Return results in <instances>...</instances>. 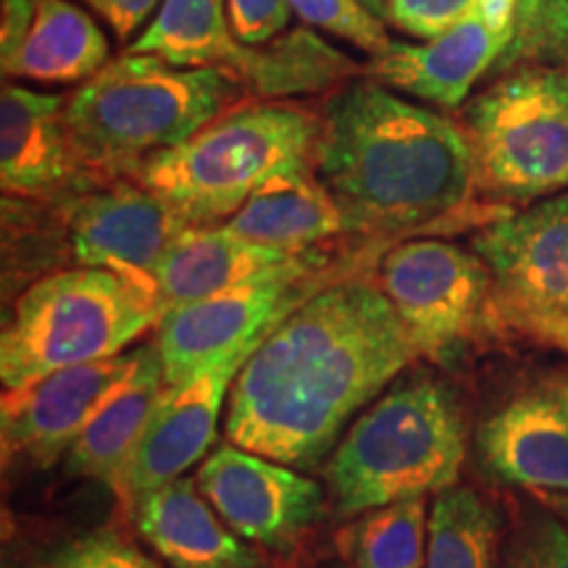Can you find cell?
I'll return each mask as SVG.
<instances>
[{"label": "cell", "instance_id": "30bf717a", "mask_svg": "<svg viewBox=\"0 0 568 568\" xmlns=\"http://www.w3.org/2000/svg\"><path fill=\"white\" fill-rule=\"evenodd\" d=\"M324 261L316 251L293 264L253 276L182 308L166 311L155 326L166 385H182L226 355L266 337L290 311L326 287Z\"/></svg>", "mask_w": 568, "mask_h": 568}, {"label": "cell", "instance_id": "f546056e", "mask_svg": "<svg viewBox=\"0 0 568 568\" xmlns=\"http://www.w3.org/2000/svg\"><path fill=\"white\" fill-rule=\"evenodd\" d=\"M40 568H161L151 556L111 531L74 539Z\"/></svg>", "mask_w": 568, "mask_h": 568}, {"label": "cell", "instance_id": "83f0119b", "mask_svg": "<svg viewBox=\"0 0 568 568\" xmlns=\"http://www.w3.org/2000/svg\"><path fill=\"white\" fill-rule=\"evenodd\" d=\"M290 3L305 27L351 42L368 59H376L393 45L382 19L361 0H290Z\"/></svg>", "mask_w": 568, "mask_h": 568}, {"label": "cell", "instance_id": "ba28073f", "mask_svg": "<svg viewBox=\"0 0 568 568\" xmlns=\"http://www.w3.org/2000/svg\"><path fill=\"white\" fill-rule=\"evenodd\" d=\"M474 253L493 276L489 332L568 353V193L497 219Z\"/></svg>", "mask_w": 568, "mask_h": 568}, {"label": "cell", "instance_id": "603a6c76", "mask_svg": "<svg viewBox=\"0 0 568 568\" xmlns=\"http://www.w3.org/2000/svg\"><path fill=\"white\" fill-rule=\"evenodd\" d=\"M364 74V67L335 45L318 38L311 27L293 30L264 45H247L243 61L232 71L251 101H290L339 90Z\"/></svg>", "mask_w": 568, "mask_h": 568}, {"label": "cell", "instance_id": "f1b7e54d", "mask_svg": "<svg viewBox=\"0 0 568 568\" xmlns=\"http://www.w3.org/2000/svg\"><path fill=\"white\" fill-rule=\"evenodd\" d=\"M503 568H568V524L531 508L503 545Z\"/></svg>", "mask_w": 568, "mask_h": 568}, {"label": "cell", "instance_id": "4dcf8cb0", "mask_svg": "<svg viewBox=\"0 0 568 568\" xmlns=\"http://www.w3.org/2000/svg\"><path fill=\"white\" fill-rule=\"evenodd\" d=\"M477 3L479 0H387L385 21L410 38L432 40L458 24Z\"/></svg>", "mask_w": 568, "mask_h": 568}, {"label": "cell", "instance_id": "277c9868", "mask_svg": "<svg viewBox=\"0 0 568 568\" xmlns=\"http://www.w3.org/2000/svg\"><path fill=\"white\" fill-rule=\"evenodd\" d=\"M466 450L458 395L432 376L397 382L355 418L326 458L324 481L335 514L355 518L458 487Z\"/></svg>", "mask_w": 568, "mask_h": 568}, {"label": "cell", "instance_id": "8fae6325", "mask_svg": "<svg viewBox=\"0 0 568 568\" xmlns=\"http://www.w3.org/2000/svg\"><path fill=\"white\" fill-rule=\"evenodd\" d=\"M195 485L234 535L280 556L301 545L326 506L318 481L232 443L203 458Z\"/></svg>", "mask_w": 568, "mask_h": 568}, {"label": "cell", "instance_id": "3957f363", "mask_svg": "<svg viewBox=\"0 0 568 568\" xmlns=\"http://www.w3.org/2000/svg\"><path fill=\"white\" fill-rule=\"evenodd\" d=\"M247 101L230 71L176 69L124 51L69 92L67 122L90 172L111 184Z\"/></svg>", "mask_w": 568, "mask_h": 568}, {"label": "cell", "instance_id": "ffe728a7", "mask_svg": "<svg viewBox=\"0 0 568 568\" xmlns=\"http://www.w3.org/2000/svg\"><path fill=\"white\" fill-rule=\"evenodd\" d=\"M295 258L293 253L251 243L226 224L187 226L155 268V297L166 314L293 264Z\"/></svg>", "mask_w": 568, "mask_h": 568}, {"label": "cell", "instance_id": "d4e9b609", "mask_svg": "<svg viewBox=\"0 0 568 568\" xmlns=\"http://www.w3.org/2000/svg\"><path fill=\"white\" fill-rule=\"evenodd\" d=\"M503 521L477 489L450 487L429 510L424 568H503Z\"/></svg>", "mask_w": 568, "mask_h": 568}, {"label": "cell", "instance_id": "d6986e66", "mask_svg": "<svg viewBox=\"0 0 568 568\" xmlns=\"http://www.w3.org/2000/svg\"><path fill=\"white\" fill-rule=\"evenodd\" d=\"M226 226L251 243L293 255L351 234L343 205L318 176L316 163H301L261 184Z\"/></svg>", "mask_w": 568, "mask_h": 568}, {"label": "cell", "instance_id": "5bb4252c", "mask_svg": "<svg viewBox=\"0 0 568 568\" xmlns=\"http://www.w3.org/2000/svg\"><path fill=\"white\" fill-rule=\"evenodd\" d=\"M518 0H479L458 24L426 42H397L364 63V77L385 88L458 109L481 77L495 71L516 24Z\"/></svg>", "mask_w": 568, "mask_h": 568}, {"label": "cell", "instance_id": "4316f807", "mask_svg": "<svg viewBox=\"0 0 568 568\" xmlns=\"http://www.w3.org/2000/svg\"><path fill=\"white\" fill-rule=\"evenodd\" d=\"M545 67L568 71V0H518L516 24L495 71Z\"/></svg>", "mask_w": 568, "mask_h": 568}, {"label": "cell", "instance_id": "7a4b0ae2", "mask_svg": "<svg viewBox=\"0 0 568 568\" xmlns=\"http://www.w3.org/2000/svg\"><path fill=\"white\" fill-rule=\"evenodd\" d=\"M316 172L361 234L414 232L458 213L477 193L460 124L372 80L329 95Z\"/></svg>", "mask_w": 568, "mask_h": 568}, {"label": "cell", "instance_id": "7402d4cb", "mask_svg": "<svg viewBox=\"0 0 568 568\" xmlns=\"http://www.w3.org/2000/svg\"><path fill=\"white\" fill-rule=\"evenodd\" d=\"M166 379H163L159 345L145 343V358L126 385L101 408L88 429L77 437L67 453V471L74 477L103 481L116 495L134 453L145 437L159 406Z\"/></svg>", "mask_w": 568, "mask_h": 568}, {"label": "cell", "instance_id": "4fadbf2b", "mask_svg": "<svg viewBox=\"0 0 568 568\" xmlns=\"http://www.w3.org/2000/svg\"><path fill=\"white\" fill-rule=\"evenodd\" d=\"M145 345L113 358L61 368L19 393H3L0 435L3 458L48 468L67 458L69 447L101 408L138 374Z\"/></svg>", "mask_w": 568, "mask_h": 568}, {"label": "cell", "instance_id": "6da1fadb", "mask_svg": "<svg viewBox=\"0 0 568 568\" xmlns=\"http://www.w3.org/2000/svg\"><path fill=\"white\" fill-rule=\"evenodd\" d=\"M418 358L379 284L337 280L290 311L234 376L226 443L314 468Z\"/></svg>", "mask_w": 568, "mask_h": 568}, {"label": "cell", "instance_id": "e575fe53", "mask_svg": "<svg viewBox=\"0 0 568 568\" xmlns=\"http://www.w3.org/2000/svg\"><path fill=\"white\" fill-rule=\"evenodd\" d=\"M566 514H568V497H566Z\"/></svg>", "mask_w": 568, "mask_h": 568}, {"label": "cell", "instance_id": "ac0fdd59", "mask_svg": "<svg viewBox=\"0 0 568 568\" xmlns=\"http://www.w3.org/2000/svg\"><path fill=\"white\" fill-rule=\"evenodd\" d=\"M142 542L169 568H268L264 556L226 527L195 481L174 479L130 506Z\"/></svg>", "mask_w": 568, "mask_h": 568}, {"label": "cell", "instance_id": "e0dca14e", "mask_svg": "<svg viewBox=\"0 0 568 568\" xmlns=\"http://www.w3.org/2000/svg\"><path fill=\"white\" fill-rule=\"evenodd\" d=\"M264 339H255L243 351L226 355L182 385H166L151 426L116 489L124 508H130L140 495L184 477L187 468L201 464L216 443L219 418L224 403L230 400L234 376Z\"/></svg>", "mask_w": 568, "mask_h": 568}, {"label": "cell", "instance_id": "836d02e7", "mask_svg": "<svg viewBox=\"0 0 568 568\" xmlns=\"http://www.w3.org/2000/svg\"><path fill=\"white\" fill-rule=\"evenodd\" d=\"M368 11L376 13L379 19H385V9H387V0H361Z\"/></svg>", "mask_w": 568, "mask_h": 568}, {"label": "cell", "instance_id": "8992f818", "mask_svg": "<svg viewBox=\"0 0 568 568\" xmlns=\"http://www.w3.org/2000/svg\"><path fill=\"white\" fill-rule=\"evenodd\" d=\"M161 316L155 295L109 268L45 274L17 297L0 335L3 393H19L61 368L122 355Z\"/></svg>", "mask_w": 568, "mask_h": 568}, {"label": "cell", "instance_id": "d6a6232c", "mask_svg": "<svg viewBox=\"0 0 568 568\" xmlns=\"http://www.w3.org/2000/svg\"><path fill=\"white\" fill-rule=\"evenodd\" d=\"M92 13H98L119 42H130L134 32L151 19L159 0H80Z\"/></svg>", "mask_w": 568, "mask_h": 568}, {"label": "cell", "instance_id": "484cf974", "mask_svg": "<svg viewBox=\"0 0 568 568\" xmlns=\"http://www.w3.org/2000/svg\"><path fill=\"white\" fill-rule=\"evenodd\" d=\"M426 537V497H414L355 516L337 535V548L351 568H424Z\"/></svg>", "mask_w": 568, "mask_h": 568}, {"label": "cell", "instance_id": "5b68a950", "mask_svg": "<svg viewBox=\"0 0 568 568\" xmlns=\"http://www.w3.org/2000/svg\"><path fill=\"white\" fill-rule=\"evenodd\" d=\"M318 138V111L247 101L142 161L130 180L163 197L190 226L226 224L272 176L316 163Z\"/></svg>", "mask_w": 568, "mask_h": 568}, {"label": "cell", "instance_id": "cb8c5ba5", "mask_svg": "<svg viewBox=\"0 0 568 568\" xmlns=\"http://www.w3.org/2000/svg\"><path fill=\"white\" fill-rule=\"evenodd\" d=\"M245 42L232 30L226 0H161L151 24L126 53L153 55L176 69H237Z\"/></svg>", "mask_w": 568, "mask_h": 568}, {"label": "cell", "instance_id": "52a82bcc", "mask_svg": "<svg viewBox=\"0 0 568 568\" xmlns=\"http://www.w3.org/2000/svg\"><path fill=\"white\" fill-rule=\"evenodd\" d=\"M479 193L527 203L568 190V71H508L460 119Z\"/></svg>", "mask_w": 568, "mask_h": 568}, {"label": "cell", "instance_id": "7c38bea8", "mask_svg": "<svg viewBox=\"0 0 568 568\" xmlns=\"http://www.w3.org/2000/svg\"><path fill=\"white\" fill-rule=\"evenodd\" d=\"M77 266L109 268L155 295V268L187 222L151 190L119 180L59 203ZM159 301V297H155Z\"/></svg>", "mask_w": 568, "mask_h": 568}, {"label": "cell", "instance_id": "9a60e30c", "mask_svg": "<svg viewBox=\"0 0 568 568\" xmlns=\"http://www.w3.org/2000/svg\"><path fill=\"white\" fill-rule=\"evenodd\" d=\"M0 187L6 197L67 203L103 187L67 122V95L6 80L0 92Z\"/></svg>", "mask_w": 568, "mask_h": 568}, {"label": "cell", "instance_id": "44dd1931", "mask_svg": "<svg viewBox=\"0 0 568 568\" xmlns=\"http://www.w3.org/2000/svg\"><path fill=\"white\" fill-rule=\"evenodd\" d=\"M6 80L34 84H82L111 61L98 21L71 0H38L30 30L0 55Z\"/></svg>", "mask_w": 568, "mask_h": 568}, {"label": "cell", "instance_id": "2e32d148", "mask_svg": "<svg viewBox=\"0 0 568 568\" xmlns=\"http://www.w3.org/2000/svg\"><path fill=\"white\" fill-rule=\"evenodd\" d=\"M474 443L493 479L568 497V374L514 389L481 418Z\"/></svg>", "mask_w": 568, "mask_h": 568}, {"label": "cell", "instance_id": "9c48e42d", "mask_svg": "<svg viewBox=\"0 0 568 568\" xmlns=\"http://www.w3.org/2000/svg\"><path fill=\"white\" fill-rule=\"evenodd\" d=\"M376 276L418 358L447 366L489 332L493 276L477 253L443 240H408L382 255Z\"/></svg>", "mask_w": 568, "mask_h": 568}, {"label": "cell", "instance_id": "1f68e13d", "mask_svg": "<svg viewBox=\"0 0 568 568\" xmlns=\"http://www.w3.org/2000/svg\"><path fill=\"white\" fill-rule=\"evenodd\" d=\"M232 30L245 45H264L280 38L293 19L290 0H226Z\"/></svg>", "mask_w": 568, "mask_h": 568}]
</instances>
